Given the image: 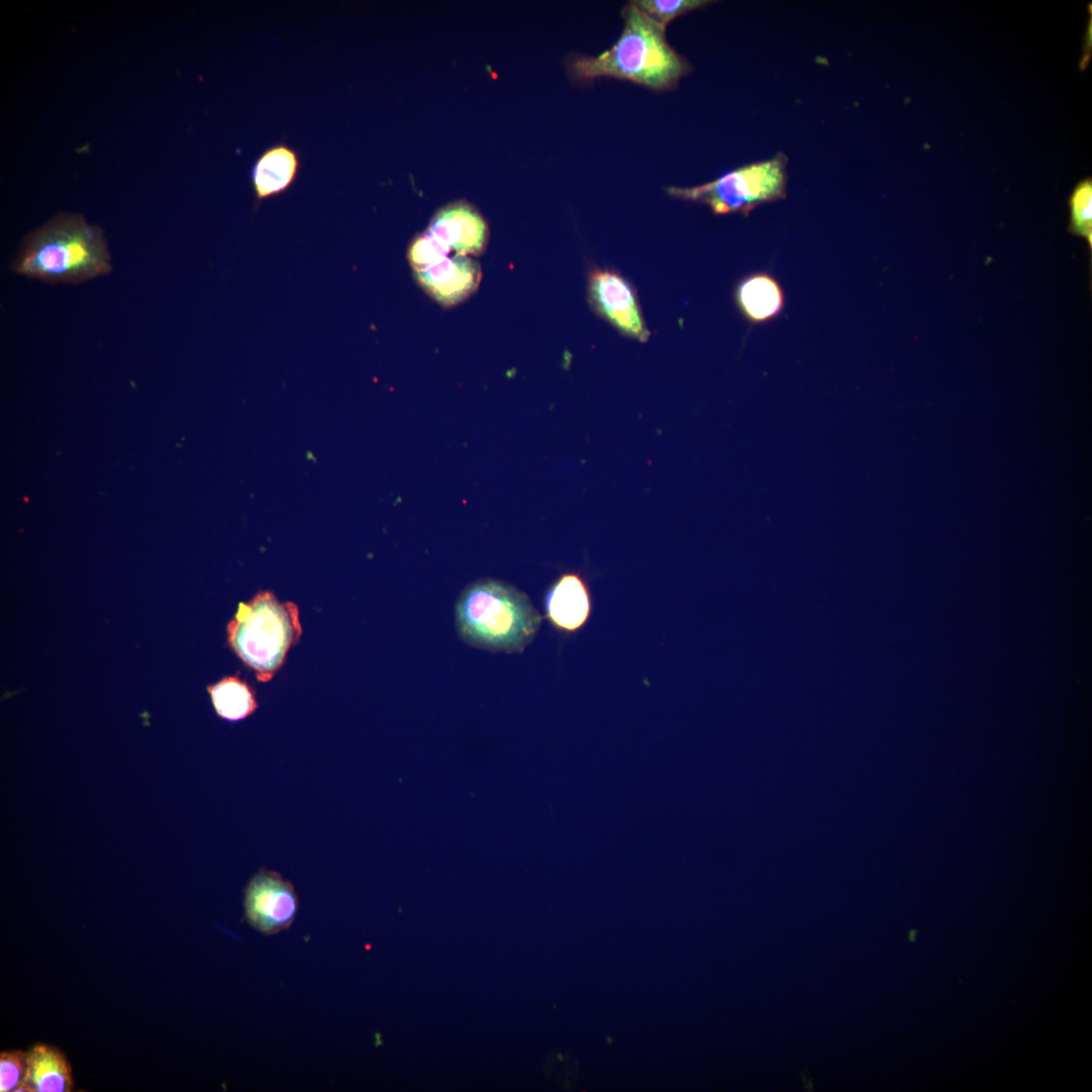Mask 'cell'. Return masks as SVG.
I'll return each instance as SVG.
<instances>
[{"label":"cell","mask_w":1092,"mask_h":1092,"mask_svg":"<svg viewBox=\"0 0 1092 1092\" xmlns=\"http://www.w3.org/2000/svg\"><path fill=\"white\" fill-rule=\"evenodd\" d=\"M544 614L552 628L564 635L579 632L593 614L589 582L579 571L560 573L547 587Z\"/></svg>","instance_id":"obj_8"},{"label":"cell","mask_w":1092,"mask_h":1092,"mask_svg":"<svg viewBox=\"0 0 1092 1092\" xmlns=\"http://www.w3.org/2000/svg\"><path fill=\"white\" fill-rule=\"evenodd\" d=\"M624 30L618 41L598 57H577L570 65L581 80L612 77L653 90L671 88L688 73L689 64L669 47L665 28L648 18L633 2L623 10Z\"/></svg>","instance_id":"obj_3"},{"label":"cell","mask_w":1092,"mask_h":1092,"mask_svg":"<svg viewBox=\"0 0 1092 1092\" xmlns=\"http://www.w3.org/2000/svg\"><path fill=\"white\" fill-rule=\"evenodd\" d=\"M450 253L477 256L486 248L488 228L475 207L457 201L439 209L427 230Z\"/></svg>","instance_id":"obj_10"},{"label":"cell","mask_w":1092,"mask_h":1092,"mask_svg":"<svg viewBox=\"0 0 1092 1092\" xmlns=\"http://www.w3.org/2000/svg\"><path fill=\"white\" fill-rule=\"evenodd\" d=\"M413 273L420 286L445 306L467 299L476 291L481 279V269L475 260L455 254Z\"/></svg>","instance_id":"obj_9"},{"label":"cell","mask_w":1092,"mask_h":1092,"mask_svg":"<svg viewBox=\"0 0 1092 1092\" xmlns=\"http://www.w3.org/2000/svg\"><path fill=\"white\" fill-rule=\"evenodd\" d=\"M73 1086L71 1066L57 1048L37 1043L26 1053L24 1079L16 1091L69 1092Z\"/></svg>","instance_id":"obj_12"},{"label":"cell","mask_w":1092,"mask_h":1092,"mask_svg":"<svg viewBox=\"0 0 1092 1092\" xmlns=\"http://www.w3.org/2000/svg\"><path fill=\"white\" fill-rule=\"evenodd\" d=\"M211 704L217 716L238 722L251 716L258 708L253 688L239 676H224L207 686Z\"/></svg>","instance_id":"obj_14"},{"label":"cell","mask_w":1092,"mask_h":1092,"mask_svg":"<svg viewBox=\"0 0 1092 1092\" xmlns=\"http://www.w3.org/2000/svg\"><path fill=\"white\" fill-rule=\"evenodd\" d=\"M648 18L665 28L678 15L708 3L702 0H640L633 2Z\"/></svg>","instance_id":"obj_16"},{"label":"cell","mask_w":1092,"mask_h":1092,"mask_svg":"<svg viewBox=\"0 0 1092 1092\" xmlns=\"http://www.w3.org/2000/svg\"><path fill=\"white\" fill-rule=\"evenodd\" d=\"M786 159L777 156L733 170L696 187H668L673 197L706 204L715 214L740 212L747 215L761 203L786 194Z\"/></svg>","instance_id":"obj_5"},{"label":"cell","mask_w":1092,"mask_h":1092,"mask_svg":"<svg viewBox=\"0 0 1092 1092\" xmlns=\"http://www.w3.org/2000/svg\"><path fill=\"white\" fill-rule=\"evenodd\" d=\"M734 296L740 312L754 325L776 318L785 306L781 285L766 272L745 276L737 284Z\"/></svg>","instance_id":"obj_13"},{"label":"cell","mask_w":1092,"mask_h":1092,"mask_svg":"<svg viewBox=\"0 0 1092 1092\" xmlns=\"http://www.w3.org/2000/svg\"><path fill=\"white\" fill-rule=\"evenodd\" d=\"M450 252L427 231L417 235L410 243L406 258L413 272L424 269Z\"/></svg>","instance_id":"obj_17"},{"label":"cell","mask_w":1092,"mask_h":1092,"mask_svg":"<svg viewBox=\"0 0 1092 1092\" xmlns=\"http://www.w3.org/2000/svg\"><path fill=\"white\" fill-rule=\"evenodd\" d=\"M300 170V157L292 147L280 143L264 150L251 168L255 208L269 198L282 195L293 185Z\"/></svg>","instance_id":"obj_11"},{"label":"cell","mask_w":1092,"mask_h":1092,"mask_svg":"<svg viewBox=\"0 0 1092 1092\" xmlns=\"http://www.w3.org/2000/svg\"><path fill=\"white\" fill-rule=\"evenodd\" d=\"M547 1072H549L550 1077L558 1079L556 1081L562 1082V1079H566V1082H564V1080L563 1082L567 1083L576 1079V1064L567 1057H562L560 1054L551 1057L547 1063Z\"/></svg>","instance_id":"obj_19"},{"label":"cell","mask_w":1092,"mask_h":1092,"mask_svg":"<svg viewBox=\"0 0 1092 1092\" xmlns=\"http://www.w3.org/2000/svg\"><path fill=\"white\" fill-rule=\"evenodd\" d=\"M587 299L593 310L623 336L646 342L650 337L629 281L610 269L592 267L587 276Z\"/></svg>","instance_id":"obj_6"},{"label":"cell","mask_w":1092,"mask_h":1092,"mask_svg":"<svg viewBox=\"0 0 1092 1092\" xmlns=\"http://www.w3.org/2000/svg\"><path fill=\"white\" fill-rule=\"evenodd\" d=\"M455 622L459 636L470 646L521 653L536 637L542 617L525 593L505 581L483 578L460 594Z\"/></svg>","instance_id":"obj_2"},{"label":"cell","mask_w":1092,"mask_h":1092,"mask_svg":"<svg viewBox=\"0 0 1092 1092\" xmlns=\"http://www.w3.org/2000/svg\"><path fill=\"white\" fill-rule=\"evenodd\" d=\"M1068 205L1070 209V222L1068 231L1075 236L1086 240L1089 251H1092V179L1087 177L1079 181L1073 188Z\"/></svg>","instance_id":"obj_15"},{"label":"cell","mask_w":1092,"mask_h":1092,"mask_svg":"<svg viewBox=\"0 0 1092 1092\" xmlns=\"http://www.w3.org/2000/svg\"><path fill=\"white\" fill-rule=\"evenodd\" d=\"M12 268L29 278L77 284L108 274L111 259L99 226L81 214L60 212L26 236Z\"/></svg>","instance_id":"obj_1"},{"label":"cell","mask_w":1092,"mask_h":1092,"mask_svg":"<svg viewBox=\"0 0 1092 1092\" xmlns=\"http://www.w3.org/2000/svg\"><path fill=\"white\" fill-rule=\"evenodd\" d=\"M245 918L259 932L273 935L289 928L298 909L293 885L283 877L261 869L248 883L244 897Z\"/></svg>","instance_id":"obj_7"},{"label":"cell","mask_w":1092,"mask_h":1092,"mask_svg":"<svg viewBox=\"0 0 1092 1092\" xmlns=\"http://www.w3.org/2000/svg\"><path fill=\"white\" fill-rule=\"evenodd\" d=\"M226 631L235 654L259 681H268L300 638L298 609L291 602H280L271 592H259L249 602L239 604Z\"/></svg>","instance_id":"obj_4"},{"label":"cell","mask_w":1092,"mask_h":1092,"mask_svg":"<svg viewBox=\"0 0 1092 1092\" xmlns=\"http://www.w3.org/2000/svg\"><path fill=\"white\" fill-rule=\"evenodd\" d=\"M917 934H918L917 930H915V929L910 930L909 933H908L909 940L912 941V942L915 941L916 937H917Z\"/></svg>","instance_id":"obj_20"},{"label":"cell","mask_w":1092,"mask_h":1092,"mask_svg":"<svg viewBox=\"0 0 1092 1092\" xmlns=\"http://www.w3.org/2000/svg\"><path fill=\"white\" fill-rule=\"evenodd\" d=\"M26 1071V1053L20 1051L2 1052L0 1055V1091H16L24 1079Z\"/></svg>","instance_id":"obj_18"}]
</instances>
